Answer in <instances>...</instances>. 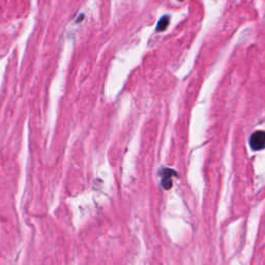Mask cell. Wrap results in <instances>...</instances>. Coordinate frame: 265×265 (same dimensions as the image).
I'll return each instance as SVG.
<instances>
[{
    "instance_id": "obj_2",
    "label": "cell",
    "mask_w": 265,
    "mask_h": 265,
    "mask_svg": "<svg viewBox=\"0 0 265 265\" xmlns=\"http://www.w3.org/2000/svg\"><path fill=\"white\" fill-rule=\"evenodd\" d=\"M164 171H165V174H164V177H163V179H162V186H163V188H164L165 190H169V189L172 187V181H171V179L169 178V176L175 174V172L169 174V172L171 171L170 169H165Z\"/></svg>"
},
{
    "instance_id": "obj_3",
    "label": "cell",
    "mask_w": 265,
    "mask_h": 265,
    "mask_svg": "<svg viewBox=\"0 0 265 265\" xmlns=\"http://www.w3.org/2000/svg\"><path fill=\"white\" fill-rule=\"evenodd\" d=\"M168 24H169V16H164V17H163V18L160 20L156 30H157V31L165 30L166 27L168 26Z\"/></svg>"
},
{
    "instance_id": "obj_1",
    "label": "cell",
    "mask_w": 265,
    "mask_h": 265,
    "mask_svg": "<svg viewBox=\"0 0 265 265\" xmlns=\"http://www.w3.org/2000/svg\"><path fill=\"white\" fill-rule=\"evenodd\" d=\"M251 147L254 150H261L264 147L265 144V134L263 131H258L255 132L250 140Z\"/></svg>"
}]
</instances>
